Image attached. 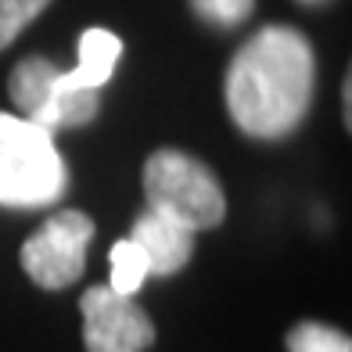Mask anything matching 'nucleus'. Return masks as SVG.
<instances>
[{
	"instance_id": "5",
	"label": "nucleus",
	"mask_w": 352,
	"mask_h": 352,
	"mask_svg": "<svg viewBox=\"0 0 352 352\" xmlns=\"http://www.w3.org/2000/svg\"><path fill=\"white\" fill-rule=\"evenodd\" d=\"M79 309L87 352H144L155 342V320L137 306L133 295H116L98 284L83 292Z\"/></svg>"
},
{
	"instance_id": "10",
	"label": "nucleus",
	"mask_w": 352,
	"mask_h": 352,
	"mask_svg": "<svg viewBox=\"0 0 352 352\" xmlns=\"http://www.w3.org/2000/svg\"><path fill=\"white\" fill-rule=\"evenodd\" d=\"M287 349L292 352H352V342H349V334H342V331L306 320V324L292 327V334H287Z\"/></svg>"
},
{
	"instance_id": "11",
	"label": "nucleus",
	"mask_w": 352,
	"mask_h": 352,
	"mask_svg": "<svg viewBox=\"0 0 352 352\" xmlns=\"http://www.w3.org/2000/svg\"><path fill=\"white\" fill-rule=\"evenodd\" d=\"M51 0H0V51L19 40V33L40 19V11Z\"/></svg>"
},
{
	"instance_id": "9",
	"label": "nucleus",
	"mask_w": 352,
	"mask_h": 352,
	"mask_svg": "<svg viewBox=\"0 0 352 352\" xmlns=\"http://www.w3.org/2000/svg\"><path fill=\"white\" fill-rule=\"evenodd\" d=\"M144 280H148V259L137 248V241L133 237L116 241V248H111V284L108 287L116 295H137Z\"/></svg>"
},
{
	"instance_id": "13",
	"label": "nucleus",
	"mask_w": 352,
	"mask_h": 352,
	"mask_svg": "<svg viewBox=\"0 0 352 352\" xmlns=\"http://www.w3.org/2000/svg\"><path fill=\"white\" fill-rule=\"evenodd\" d=\"M302 4H324V0H302Z\"/></svg>"
},
{
	"instance_id": "7",
	"label": "nucleus",
	"mask_w": 352,
	"mask_h": 352,
	"mask_svg": "<svg viewBox=\"0 0 352 352\" xmlns=\"http://www.w3.org/2000/svg\"><path fill=\"white\" fill-rule=\"evenodd\" d=\"M58 79H61V69L43 54H29L25 61L14 65L8 79V98L14 101L22 119L51 130V104H54Z\"/></svg>"
},
{
	"instance_id": "4",
	"label": "nucleus",
	"mask_w": 352,
	"mask_h": 352,
	"mask_svg": "<svg viewBox=\"0 0 352 352\" xmlns=\"http://www.w3.org/2000/svg\"><path fill=\"white\" fill-rule=\"evenodd\" d=\"M90 241H94V219L79 209H65L29 234L19 259L22 270L33 277V284L47 287V292H61V287H72L83 277Z\"/></svg>"
},
{
	"instance_id": "6",
	"label": "nucleus",
	"mask_w": 352,
	"mask_h": 352,
	"mask_svg": "<svg viewBox=\"0 0 352 352\" xmlns=\"http://www.w3.org/2000/svg\"><path fill=\"white\" fill-rule=\"evenodd\" d=\"M133 241L137 248L144 252L148 259V274H158V277H173L187 266L190 252H195V234L180 223H173L158 212H148L133 223Z\"/></svg>"
},
{
	"instance_id": "12",
	"label": "nucleus",
	"mask_w": 352,
	"mask_h": 352,
	"mask_svg": "<svg viewBox=\"0 0 352 352\" xmlns=\"http://www.w3.org/2000/svg\"><path fill=\"white\" fill-rule=\"evenodd\" d=\"M190 8H195L198 19L230 29V25H241L255 11V0H190Z\"/></svg>"
},
{
	"instance_id": "8",
	"label": "nucleus",
	"mask_w": 352,
	"mask_h": 352,
	"mask_svg": "<svg viewBox=\"0 0 352 352\" xmlns=\"http://www.w3.org/2000/svg\"><path fill=\"white\" fill-rule=\"evenodd\" d=\"M122 54V40L108 29H87L79 36V61L76 69L65 72V79L72 87H83V90H101L111 72H116V61Z\"/></svg>"
},
{
	"instance_id": "3",
	"label": "nucleus",
	"mask_w": 352,
	"mask_h": 352,
	"mask_svg": "<svg viewBox=\"0 0 352 352\" xmlns=\"http://www.w3.org/2000/svg\"><path fill=\"white\" fill-rule=\"evenodd\" d=\"M65 190V162L51 130L22 116L0 111V205L33 209L51 205Z\"/></svg>"
},
{
	"instance_id": "2",
	"label": "nucleus",
	"mask_w": 352,
	"mask_h": 352,
	"mask_svg": "<svg viewBox=\"0 0 352 352\" xmlns=\"http://www.w3.org/2000/svg\"><path fill=\"white\" fill-rule=\"evenodd\" d=\"M144 198L151 212L180 223L190 234L212 230L227 216V195L216 173L173 148H158L144 162Z\"/></svg>"
},
{
	"instance_id": "1",
	"label": "nucleus",
	"mask_w": 352,
	"mask_h": 352,
	"mask_svg": "<svg viewBox=\"0 0 352 352\" xmlns=\"http://www.w3.org/2000/svg\"><path fill=\"white\" fill-rule=\"evenodd\" d=\"M316 58L292 25H263L234 54L223 98L234 126L248 137L277 140L295 133L313 101Z\"/></svg>"
}]
</instances>
